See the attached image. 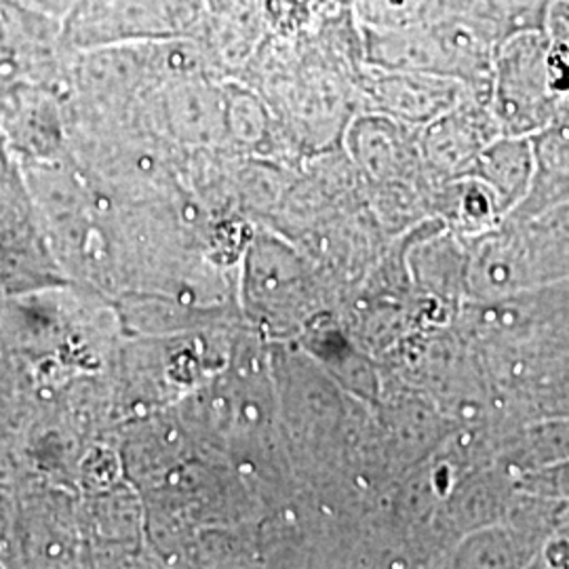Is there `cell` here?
Listing matches in <instances>:
<instances>
[{"instance_id":"obj_9","label":"cell","mask_w":569,"mask_h":569,"mask_svg":"<svg viewBox=\"0 0 569 569\" xmlns=\"http://www.w3.org/2000/svg\"><path fill=\"white\" fill-rule=\"evenodd\" d=\"M209 18L204 42L224 70L243 68L266 34V0H203Z\"/></svg>"},{"instance_id":"obj_8","label":"cell","mask_w":569,"mask_h":569,"mask_svg":"<svg viewBox=\"0 0 569 569\" xmlns=\"http://www.w3.org/2000/svg\"><path fill=\"white\" fill-rule=\"evenodd\" d=\"M467 176L488 188L498 211L519 207L536 176L533 140L523 136L493 138L481 150Z\"/></svg>"},{"instance_id":"obj_1","label":"cell","mask_w":569,"mask_h":569,"mask_svg":"<svg viewBox=\"0 0 569 569\" xmlns=\"http://www.w3.org/2000/svg\"><path fill=\"white\" fill-rule=\"evenodd\" d=\"M361 39L367 66L448 77L488 96L493 56L505 37L468 11L446 9L397 28L361 26Z\"/></svg>"},{"instance_id":"obj_3","label":"cell","mask_w":569,"mask_h":569,"mask_svg":"<svg viewBox=\"0 0 569 569\" xmlns=\"http://www.w3.org/2000/svg\"><path fill=\"white\" fill-rule=\"evenodd\" d=\"M488 103L502 136L533 138L559 124L550 41L545 30H521L496 49Z\"/></svg>"},{"instance_id":"obj_4","label":"cell","mask_w":569,"mask_h":569,"mask_svg":"<svg viewBox=\"0 0 569 569\" xmlns=\"http://www.w3.org/2000/svg\"><path fill=\"white\" fill-rule=\"evenodd\" d=\"M60 18L21 0H0V81L61 68Z\"/></svg>"},{"instance_id":"obj_6","label":"cell","mask_w":569,"mask_h":569,"mask_svg":"<svg viewBox=\"0 0 569 569\" xmlns=\"http://www.w3.org/2000/svg\"><path fill=\"white\" fill-rule=\"evenodd\" d=\"M367 96L388 112L409 122L428 124L462 102L472 89L465 82L427 72L387 70L367 66L359 70ZM481 96V93H479Z\"/></svg>"},{"instance_id":"obj_13","label":"cell","mask_w":569,"mask_h":569,"mask_svg":"<svg viewBox=\"0 0 569 569\" xmlns=\"http://www.w3.org/2000/svg\"><path fill=\"white\" fill-rule=\"evenodd\" d=\"M545 32L555 44L569 49V0H555L550 4Z\"/></svg>"},{"instance_id":"obj_5","label":"cell","mask_w":569,"mask_h":569,"mask_svg":"<svg viewBox=\"0 0 569 569\" xmlns=\"http://www.w3.org/2000/svg\"><path fill=\"white\" fill-rule=\"evenodd\" d=\"M483 98L486 96L472 91L446 114L427 124L422 138L425 157L437 171L448 176V180L465 178L481 150L493 138L502 136Z\"/></svg>"},{"instance_id":"obj_12","label":"cell","mask_w":569,"mask_h":569,"mask_svg":"<svg viewBox=\"0 0 569 569\" xmlns=\"http://www.w3.org/2000/svg\"><path fill=\"white\" fill-rule=\"evenodd\" d=\"M355 140L363 163L382 173L403 163V143L392 124L378 119L361 121L355 131Z\"/></svg>"},{"instance_id":"obj_2","label":"cell","mask_w":569,"mask_h":569,"mask_svg":"<svg viewBox=\"0 0 569 569\" xmlns=\"http://www.w3.org/2000/svg\"><path fill=\"white\" fill-rule=\"evenodd\" d=\"M209 18L203 0H72L60 16L68 53L138 42L199 39Z\"/></svg>"},{"instance_id":"obj_10","label":"cell","mask_w":569,"mask_h":569,"mask_svg":"<svg viewBox=\"0 0 569 569\" xmlns=\"http://www.w3.org/2000/svg\"><path fill=\"white\" fill-rule=\"evenodd\" d=\"M555 0H458L456 9L489 21L502 37L521 30H545Z\"/></svg>"},{"instance_id":"obj_7","label":"cell","mask_w":569,"mask_h":569,"mask_svg":"<svg viewBox=\"0 0 569 569\" xmlns=\"http://www.w3.org/2000/svg\"><path fill=\"white\" fill-rule=\"evenodd\" d=\"M352 0H266V37L287 42L323 41L357 32Z\"/></svg>"},{"instance_id":"obj_11","label":"cell","mask_w":569,"mask_h":569,"mask_svg":"<svg viewBox=\"0 0 569 569\" xmlns=\"http://www.w3.org/2000/svg\"><path fill=\"white\" fill-rule=\"evenodd\" d=\"M352 9L359 23L369 28H397L446 11L443 0H352Z\"/></svg>"}]
</instances>
